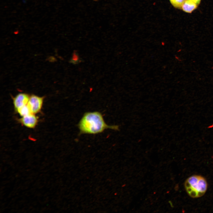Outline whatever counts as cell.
<instances>
[{
	"label": "cell",
	"mask_w": 213,
	"mask_h": 213,
	"mask_svg": "<svg viewBox=\"0 0 213 213\" xmlns=\"http://www.w3.org/2000/svg\"><path fill=\"white\" fill-rule=\"evenodd\" d=\"M80 61V60L78 54L76 52L74 53L73 54L72 58L70 62H71L73 64H77Z\"/></svg>",
	"instance_id": "obj_9"
},
{
	"label": "cell",
	"mask_w": 213,
	"mask_h": 213,
	"mask_svg": "<svg viewBox=\"0 0 213 213\" xmlns=\"http://www.w3.org/2000/svg\"><path fill=\"white\" fill-rule=\"evenodd\" d=\"M81 134H96L107 129L119 130L118 125H109L106 124L101 113L98 111L85 113L78 124Z\"/></svg>",
	"instance_id": "obj_1"
},
{
	"label": "cell",
	"mask_w": 213,
	"mask_h": 213,
	"mask_svg": "<svg viewBox=\"0 0 213 213\" xmlns=\"http://www.w3.org/2000/svg\"><path fill=\"white\" fill-rule=\"evenodd\" d=\"M185 0H169L171 4L175 8L181 9L182 7Z\"/></svg>",
	"instance_id": "obj_8"
},
{
	"label": "cell",
	"mask_w": 213,
	"mask_h": 213,
	"mask_svg": "<svg viewBox=\"0 0 213 213\" xmlns=\"http://www.w3.org/2000/svg\"><path fill=\"white\" fill-rule=\"evenodd\" d=\"M16 111L21 117L32 113L28 104L20 108Z\"/></svg>",
	"instance_id": "obj_7"
},
{
	"label": "cell",
	"mask_w": 213,
	"mask_h": 213,
	"mask_svg": "<svg viewBox=\"0 0 213 213\" xmlns=\"http://www.w3.org/2000/svg\"><path fill=\"white\" fill-rule=\"evenodd\" d=\"M93 1H98V0H93Z\"/></svg>",
	"instance_id": "obj_11"
},
{
	"label": "cell",
	"mask_w": 213,
	"mask_h": 213,
	"mask_svg": "<svg viewBox=\"0 0 213 213\" xmlns=\"http://www.w3.org/2000/svg\"><path fill=\"white\" fill-rule=\"evenodd\" d=\"M198 5H199L200 3L201 0H191Z\"/></svg>",
	"instance_id": "obj_10"
},
{
	"label": "cell",
	"mask_w": 213,
	"mask_h": 213,
	"mask_svg": "<svg viewBox=\"0 0 213 213\" xmlns=\"http://www.w3.org/2000/svg\"><path fill=\"white\" fill-rule=\"evenodd\" d=\"M44 97L35 95L30 96L28 105L32 113L36 114L41 111L42 107Z\"/></svg>",
	"instance_id": "obj_3"
},
{
	"label": "cell",
	"mask_w": 213,
	"mask_h": 213,
	"mask_svg": "<svg viewBox=\"0 0 213 213\" xmlns=\"http://www.w3.org/2000/svg\"><path fill=\"white\" fill-rule=\"evenodd\" d=\"M198 6L191 0H185L182 7L181 9L186 13H191L196 9Z\"/></svg>",
	"instance_id": "obj_6"
},
{
	"label": "cell",
	"mask_w": 213,
	"mask_h": 213,
	"mask_svg": "<svg viewBox=\"0 0 213 213\" xmlns=\"http://www.w3.org/2000/svg\"><path fill=\"white\" fill-rule=\"evenodd\" d=\"M38 117L35 114L31 113L21 117L19 119L18 121L22 125L30 128H35L38 122Z\"/></svg>",
	"instance_id": "obj_4"
},
{
	"label": "cell",
	"mask_w": 213,
	"mask_h": 213,
	"mask_svg": "<svg viewBox=\"0 0 213 213\" xmlns=\"http://www.w3.org/2000/svg\"><path fill=\"white\" fill-rule=\"evenodd\" d=\"M30 96L26 93H20L14 98L13 104L16 111L21 107L28 104Z\"/></svg>",
	"instance_id": "obj_5"
},
{
	"label": "cell",
	"mask_w": 213,
	"mask_h": 213,
	"mask_svg": "<svg viewBox=\"0 0 213 213\" xmlns=\"http://www.w3.org/2000/svg\"><path fill=\"white\" fill-rule=\"evenodd\" d=\"M184 187L189 196L193 198L201 197L206 193L208 187L207 182L204 178L194 175L185 181Z\"/></svg>",
	"instance_id": "obj_2"
}]
</instances>
